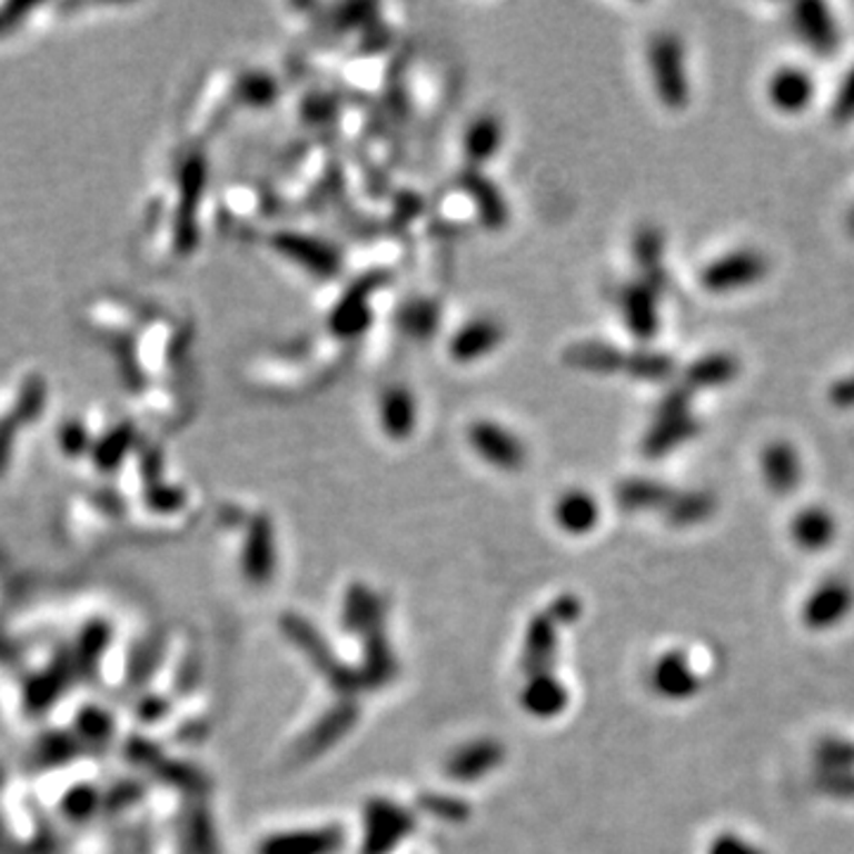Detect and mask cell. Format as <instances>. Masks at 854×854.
I'll use <instances>...</instances> for the list:
<instances>
[{
	"label": "cell",
	"instance_id": "obj_1",
	"mask_svg": "<svg viewBox=\"0 0 854 854\" xmlns=\"http://www.w3.org/2000/svg\"><path fill=\"white\" fill-rule=\"evenodd\" d=\"M651 69L657 96L669 110H682L688 102V77L684 48L672 33L657 36L651 46Z\"/></svg>",
	"mask_w": 854,
	"mask_h": 854
},
{
	"label": "cell",
	"instance_id": "obj_2",
	"mask_svg": "<svg viewBox=\"0 0 854 854\" xmlns=\"http://www.w3.org/2000/svg\"><path fill=\"white\" fill-rule=\"evenodd\" d=\"M854 608V589L843 577L824 579L814 592L807 596L803 608V622L812 632H826L852 613Z\"/></svg>",
	"mask_w": 854,
	"mask_h": 854
},
{
	"label": "cell",
	"instance_id": "obj_3",
	"mask_svg": "<svg viewBox=\"0 0 854 854\" xmlns=\"http://www.w3.org/2000/svg\"><path fill=\"white\" fill-rule=\"evenodd\" d=\"M764 274H767V259L753 249H743V252L712 261L703 271L701 282L709 292H732L757 282Z\"/></svg>",
	"mask_w": 854,
	"mask_h": 854
},
{
	"label": "cell",
	"instance_id": "obj_4",
	"mask_svg": "<svg viewBox=\"0 0 854 854\" xmlns=\"http://www.w3.org/2000/svg\"><path fill=\"white\" fill-rule=\"evenodd\" d=\"M793 24L797 33L803 36V41L818 52V56H831L838 48V27H835L833 17L824 3H797L793 8Z\"/></svg>",
	"mask_w": 854,
	"mask_h": 854
},
{
	"label": "cell",
	"instance_id": "obj_5",
	"mask_svg": "<svg viewBox=\"0 0 854 854\" xmlns=\"http://www.w3.org/2000/svg\"><path fill=\"white\" fill-rule=\"evenodd\" d=\"M470 444L483 454L485 460L498 468H518L525 460L523 444L515 435L506 433L504 427L494 423H477L470 427Z\"/></svg>",
	"mask_w": 854,
	"mask_h": 854
},
{
	"label": "cell",
	"instance_id": "obj_6",
	"mask_svg": "<svg viewBox=\"0 0 854 854\" xmlns=\"http://www.w3.org/2000/svg\"><path fill=\"white\" fill-rule=\"evenodd\" d=\"M653 686L661 696L682 701L691 698L701 688V682L682 653H667L653 669Z\"/></svg>",
	"mask_w": 854,
	"mask_h": 854
},
{
	"label": "cell",
	"instance_id": "obj_7",
	"mask_svg": "<svg viewBox=\"0 0 854 854\" xmlns=\"http://www.w3.org/2000/svg\"><path fill=\"white\" fill-rule=\"evenodd\" d=\"M835 529H838V523L826 508L807 506L793 518L791 537L807 554H816L835 539Z\"/></svg>",
	"mask_w": 854,
	"mask_h": 854
},
{
	"label": "cell",
	"instance_id": "obj_8",
	"mask_svg": "<svg viewBox=\"0 0 854 854\" xmlns=\"http://www.w3.org/2000/svg\"><path fill=\"white\" fill-rule=\"evenodd\" d=\"M762 470L764 479L772 491L786 496L791 494L797 485L800 477H803V466H800V458L795 449L786 441H774L762 454Z\"/></svg>",
	"mask_w": 854,
	"mask_h": 854
},
{
	"label": "cell",
	"instance_id": "obj_9",
	"mask_svg": "<svg viewBox=\"0 0 854 854\" xmlns=\"http://www.w3.org/2000/svg\"><path fill=\"white\" fill-rule=\"evenodd\" d=\"M814 96V83L807 71L797 67L778 69L769 81V100L781 112L805 110Z\"/></svg>",
	"mask_w": 854,
	"mask_h": 854
},
{
	"label": "cell",
	"instance_id": "obj_10",
	"mask_svg": "<svg viewBox=\"0 0 854 854\" xmlns=\"http://www.w3.org/2000/svg\"><path fill=\"white\" fill-rule=\"evenodd\" d=\"M622 314H625L627 326L636 337H640V340H651L657 330V309H655V295L648 282L629 285L625 295H622Z\"/></svg>",
	"mask_w": 854,
	"mask_h": 854
},
{
	"label": "cell",
	"instance_id": "obj_11",
	"mask_svg": "<svg viewBox=\"0 0 854 854\" xmlns=\"http://www.w3.org/2000/svg\"><path fill=\"white\" fill-rule=\"evenodd\" d=\"M698 433V423L693 420V416H682V418H657L653 425V430L648 433L644 441V451L651 458H661L674 447H679L686 439Z\"/></svg>",
	"mask_w": 854,
	"mask_h": 854
},
{
	"label": "cell",
	"instance_id": "obj_12",
	"mask_svg": "<svg viewBox=\"0 0 854 854\" xmlns=\"http://www.w3.org/2000/svg\"><path fill=\"white\" fill-rule=\"evenodd\" d=\"M738 376V361L728 354H709L686 370L684 385L688 389H709L728 385Z\"/></svg>",
	"mask_w": 854,
	"mask_h": 854
},
{
	"label": "cell",
	"instance_id": "obj_13",
	"mask_svg": "<svg viewBox=\"0 0 854 854\" xmlns=\"http://www.w3.org/2000/svg\"><path fill=\"white\" fill-rule=\"evenodd\" d=\"M340 845L335 831H311L280 835L261 845V854H330Z\"/></svg>",
	"mask_w": 854,
	"mask_h": 854
},
{
	"label": "cell",
	"instance_id": "obj_14",
	"mask_svg": "<svg viewBox=\"0 0 854 854\" xmlns=\"http://www.w3.org/2000/svg\"><path fill=\"white\" fill-rule=\"evenodd\" d=\"M715 496L707 491H688V494H672L667 508V518L676 527H688L707 520L715 513Z\"/></svg>",
	"mask_w": 854,
	"mask_h": 854
},
{
	"label": "cell",
	"instance_id": "obj_15",
	"mask_svg": "<svg viewBox=\"0 0 854 854\" xmlns=\"http://www.w3.org/2000/svg\"><path fill=\"white\" fill-rule=\"evenodd\" d=\"M558 523L573 534H584L586 529H592L598 520V506L592 496H586L584 491H567L556 508Z\"/></svg>",
	"mask_w": 854,
	"mask_h": 854
},
{
	"label": "cell",
	"instance_id": "obj_16",
	"mask_svg": "<svg viewBox=\"0 0 854 854\" xmlns=\"http://www.w3.org/2000/svg\"><path fill=\"white\" fill-rule=\"evenodd\" d=\"M498 340H502V330H498L496 324H491V320H477V324L468 326L458 337H454L451 351L456 359L468 361L491 351Z\"/></svg>",
	"mask_w": 854,
	"mask_h": 854
},
{
	"label": "cell",
	"instance_id": "obj_17",
	"mask_svg": "<svg viewBox=\"0 0 854 854\" xmlns=\"http://www.w3.org/2000/svg\"><path fill=\"white\" fill-rule=\"evenodd\" d=\"M414 416H416V406H414V399L406 389L397 387V389L387 391L385 399H383V423H385V430L391 437L401 439L411 433L414 423H416Z\"/></svg>",
	"mask_w": 854,
	"mask_h": 854
},
{
	"label": "cell",
	"instance_id": "obj_18",
	"mask_svg": "<svg viewBox=\"0 0 854 854\" xmlns=\"http://www.w3.org/2000/svg\"><path fill=\"white\" fill-rule=\"evenodd\" d=\"M672 491L663 485L651 483V479H632L622 485L619 502L625 508H665L669 504Z\"/></svg>",
	"mask_w": 854,
	"mask_h": 854
},
{
	"label": "cell",
	"instance_id": "obj_19",
	"mask_svg": "<svg viewBox=\"0 0 854 854\" xmlns=\"http://www.w3.org/2000/svg\"><path fill=\"white\" fill-rule=\"evenodd\" d=\"M498 140H502V129H498L496 119L485 117L475 121V127L468 131V138H466L468 157L473 162H485V159H489L496 152Z\"/></svg>",
	"mask_w": 854,
	"mask_h": 854
},
{
	"label": "cell",
	"instance_id": "obj_20",
	"mask_svg": "<svg viewBox=\"0 0 854 854\" xmlns=\"http://www.w3.org/2000/svg\"><path fill=\"white\" fill-rule=\"evenodd\" d=\"M816 762L822 764L824 772H838L854 767V743L845 738H824L816 745Z\"/></svg>",
	"mask_w": 854,
	"mask_h": 854
},
{
	"label": "cell",
	"instance_id": "obj_21",
	"mask_svg": "<svg viewBox=\"0 0 854 854\" xmlns=\"http://www.w3.org/2000/svg\"><path fill=\"white\" fill-rule=\"evenodd\" d=\"M404 826V814L391 810L387 805H378L376 814H370V835H368V852H383L391 843L389 838V828L391 831H401Z\"/></svg>",
	"mask_w": 854,
	"mask_h": 854
},
{
	"label": "cell",
	"instance_id": "obj_22",
	"mask_svg": "<svg viewBox=\"0 0 854 854\" xmlns=\"http://www.w3.org/2000/svg\"><path fill=\"white\" fill-rule=\"evenodd\" d=\"M563 701H565L563 688L556 682H548V679L529 684V691L525 696V705L537 712V715H554V712L563 707Z\"/></svg>",
	"mask_w": 854,
	"mask_h": 854
},
{
	"label": "cell",
	"instance_id": "obj_23",
	"mask_svg": "<svg viewBox=\"0 0 854 854\" xmlns=\"http://www.w3.org/2000/svg\"><path fill=\"white\" fill-rule=\"evenodd\" d=\"M636 255H638V261L644 264V269L653 276L655 282L665 280V276L661 271V259H663V236H661V230H655V228L640 230V236L636 240Z\"/></svg>",
	"mask_w": 854,
	"mask_h": 854
},
{
	"label": "cell",
	"instance_id": "obj_24",
	"mask_svg": "<svg viewBox=\"0 0 854 854\" xmlns=\"http://www.w3.org/2000/svg\"><path fill=\"white\" fill-rule=\"evenodd\" d=\"M496 764V747L491 745H475L468 747L466 753L458 755V759L451 762L454 776H479Z\"/></svg>",
	"mask_w": 854,
	"mask_h": 854
},
{
	"label": "cell",
	"instance_id": "obj_25",
	"mask_svg": "<svg viewBox=\"0 0 854 854\" xmlns=\"http://www.w3.org/2000/svg\"><path fill=\"white\" fill-rule=\"evenodd\" d=\"M625 368H629L636 378H646V380H661L667 378L674 370V361L665 354H651V351H640L629 356L625 361Z\"/></svg>",
	"mask_w": 854,
	"mask_h": 854
},
{
	"label": "cell",
	"instance_id": "obj_26",
	"mask_svg": "<svg viewBox=\"0 0 854 854\" xmlns=\"http://www.w3.org/2000/svg\"><path fill=\"white\" fill-rule=\"evenodd\" d=\"M290 247V255L305 259V264L309 266V269L318 271V274H330L335 269V259L332 255H328L324 247L311 242V240H297V242H288Z\"/></svg>",
	"mask_w": 854,
	"mask_h": 854
},
{
	"label": "cell",
	"instance_id": "obj_27",
	"mask_svg": "<svg viewBox=\"0 0 854 854\" xmlns=\"http://www.w3.org/2000/svg\"><path fill=\"white\" fill-rule=\"evenodd\" d=\"M816 786L826 795L838 800H854V772L852 769H838V772H822L816 778Z\"/></svg>",
	"mask_w": 854,
	"mask_h": 854
},
{
	"label": "cell",
	"instance_id": "obj_28",
	"mask_svg": "<svg viewBox=\"0 0 854 854\" xmlns=\"http://www.w3.org/2000/svg\"><path fill=\"white\" fill-rule=\"evenodd\" d=\"M661 416L657 418H682L691 416V389L686 385H679L667 391V397L661 404Z\"/></svg>",
	"mask_w": 854,
	"mask_h": 854
},
{
	"label": "cell",
	"instance_id": "obj_29",
	"mask_svg": "<svg viewBox=\"0 0 854 854\" xmlns=\"http://www.w3.org/2000/svg\"><path fill=\"white\" fill-rule=\"evenodd\" d=\"M831 117L835 123H847L854 119V67L847 71V77L841 86V93L833 102Z\"/></svg>",
	"mask_w": 854,
	"mask_h": 854
},
{
	"label": "cell",
	"instance_id": "obj_30",
	"mask_svg": "<svg viewBox=\"0 0 854 854\" xmlns=\"http://www.w3.org/2000/svg\"><path fill=\"white\" fill-rule=\"evenodd\" d=\"M709 854H767L762 847L753 845L751 841L741 838L736 833H722L709 845Z\"/></svg>",
	"mask_w": 854,
	"mask_h": 854
},
{
	"label": "cell",
	"instance_id": "obj_31",
	"mask_svg": "<svg viewBox=\"0 0 854 854\" xmlns=\"http://www.w3.org/2000/svg\"><path fill=\"white\" fill-rule=\"evenodd\" d=\"M828 401L835 408H854V376L833 383L828 389Z\"/></svg>",
	"mask_w": 854,
	"mask_h": 854
},
{
	"label": "cell",
	"instance_id": "obj_32",
	"mask_svg": "<svg viewBox=\"0 0 854 854\" xmlns=\"http://www.w3.org/2000/svg\"><path fill=\"white\" fill-rule=\"evenodd\" d=\"M850 230L854 234V211H852V219H850Z\"/></svg>",
	"mask_w": 854,
	"mask_h": 854
}]
</instances>
